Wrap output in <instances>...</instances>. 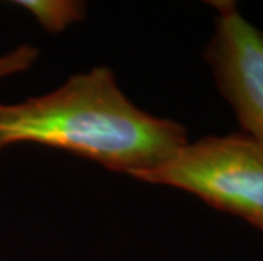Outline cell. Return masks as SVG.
<instances>
[{
  "label": "cell",
  "mask_w": 263,
  "mask_h": 261,
  "mask_svg": "<svg viewBox=\"0 0 263 261\" xmlns=\"http://www.w3.org/2000/svg\"><path fill=\"white\" fill-rule=\"evenodd\" d=\"M187 143L185 127L139 109L104 65L75 73L44 95L0 102V151L41 144L138 178Z\"/></svg>",
  "instance_id": "1"
},
{
  "label": "cell",
  "mask_w": 263,
  "mask_h": 261,
  "mask_svg": "<svg viewBox=\"0 0 263 261\" xmlns=\"http://www.w3.org/2000/svg\"><path fill=\"white\" fill-rule=\"evenodd\" d=\"M136 180L192 193L263 231V146L245 134L189 141Z\"/></svg>",
  "instance_id": "2"
},
{
  "label": "cell",
  "mask_w": 263,
  "mask_h": 261,
  "mask_svg": "<svg viewBox=\"0 0 263 261\" xmlns=\"http://www.w3.org/2000/svg\"><path fill=\"white\" fill-rule=\"evenodd\" d=\"M209 4L216 19L204 58L243 134L263 146V32L243 17L236 2Z\"/></svg>",
  "instance_id": "3"
},
{
  "label": "cell",
  "mask_w": 263,
  "mask_h": 261,
  "mask_svg": "<svg viewBox=\"0 0 263 261\" xmlns=\"http://www.w3.org/2000/svg\"><path fill=\"white\" fill-rule=\"evenodd\" d=\"M15 4L51 34H60L77 22H82L87 14V4L78 0H21Z\"/></svg>",
  "instance_id": "4"
},
{
  "label": "cell",
  "mask_w": 263,
  "mask_h": 261,
  "mask_svg": "<svg viewBox=\"0 0 263 261\" xmlns=\"http://www.w3.org/2000/svg\"><path fill=\"white\" fill-rule=\"evenodd\" d=\"M39 49L32 44H21V46L9 49L0 54V80L9 78L22 71H27L39 58Z\"/></svg>",
  "instance_id": "5"
}]
</instances>
